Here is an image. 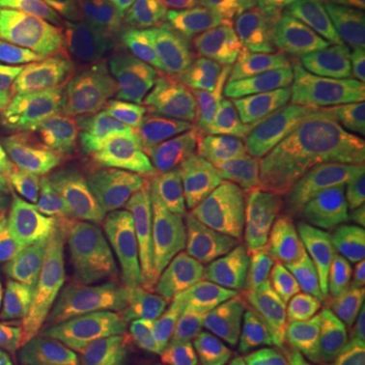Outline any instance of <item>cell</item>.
Returning <instances> with one entry per match:
<instances>
[{"label":"cell","instance_id":"7c38bea8","mask_svg":"<svg viewBox=\"0 0 365 365\" xmlns=\"http://www.w3.org/2000/svg\"><path fill=\"white\" fill-rule=\"evenodd\" d=\"M160 37L199 66L230 78L246 63V33L220 0H155Z\"/></svg>","mask_w":365,"mask_h":365},{"label":"cell","instance_id":"7a4b0ae2","mask_svg":"<svg viewBox=\"0 0 365 365\" xmlns=\"http://www.w3.org/2000/svg\"><path fill=\"white\" fill-rule=\"evenodd\" d=\"M0 79L86 114L128 102L124 55L26 19L0 16Z\"/></svg>","mask_w":365,"mask_h":365},{"label":"cell","instance_id":"e0dca14e","mask_svg":"<svg viewBox=\"0 0 365 365\" xmlns=\"http://www.w3.org/2000/svg\"><path fill=\"white\" fill-rule=\"evenodd\" d=\"M294 309L313 343L355 337L365 325V266L313 290Z\"/></svg>","mask_w":365,"mask_h":365},{"label":"cell","instance_id":"3957f363","mask_svg":"<svg viewBox=\"0 0 365 365\" xmlns=\"http://www.w3.org/2000/svg\"><path fill=\"white\" fill-rule=\"evenodd\" d=\"M128 173L29 189L2 223V248L31 264L61 262L88 237L122 222Z\"/></svg>","mask_w":365,"mask_h":365},{"label":"cell","instance_id":"f546056e","mask_svg":"<svg viewBox=\"0 0 365 365\" xmlns=\"http://www.w3.org/2000/svg\"><path fill=\"white\" fill-rule=\"evenodd\" d=\"M331 14H343L349 19H365V0H317Z\"/></svg>","mask_w":365,"mask_h":365},{"label":"cell","instance_id":"83f0119b","mask_svg":"<svg viewBox=\"0 0 365 365\" xmlns=\"http://www.w3.org/2000/svg\"><path fill=\"white\" fill-rule=\"evenodd\" d=\"M29 337L31 331L23 325L11 299L0 288V349H4L9 355H14Z\"/></svg>","mask_w":365,"mask_h":365},{"label":"cell","instance_id":"5b68a950","mask_svg":"<svg viewBox=\"0 0 365 365\" xmlns=\"http://www.w3.org/2000/svg\"><path fill=\"white\" fill-rule=\"evenodd\" d=\"M217 140L234 167V199L282 207L311 167L314 140L258 108H234L217 122Z\"/></svg>","mask_w":365,"mask_h":365},{"label":"cell","instance_id":"1f68e13d","mask_svg":"<svg viewBox=\"0 0 365 365\" xmlns=\"http://www.w3.org/2000/svg\"><path fill=\"white\" fill-rule=\"evenodd\" d=\"M79 365H100L98 357H96V351H86L81 357H79Z\"/></svg>","mask_w":365,"mask_h":365},{"label":"cell","instance_id":"4fadbf2b","mask_svg":"<svg viewBox=\"0 0 365 365\" xmlns=\"http://www.w3.org/2000/svg\"><path fill=\"white\" fill-rule=\"evenodd\" d=\"M309 98L323 143L355 153L365 144V71L335 49L307 55Z\"/></svg>","mask_w":365,"mask_h":365},{"label":"cell","instance_id":"4dcf8cb0","mask_svg":"<svg viewBox=\"0 0 365 365\" xmlns=\"http://www.w3.org/2000/svg\"><path fill=\"white\" fill-rule=\"evenodd\" d=\"M21 182H9V185H0V223L9 220V215L13 213L16 203L21 201Z\"/></svg>","mask_w":365,"mask_h":365},{"label":"cell","instance_id":"7402d4cb","mask_svg":"<svg viewBox=\"0 0 365 365\" xmlns=\"http://www.w3.org/2000/svg\"><path fill=\"white\" fill-rule=\"evenodd\" d=\"M98 14H102L120 33H126L136 43H158L157 4L155 0H83Z\"/></svg>","mask_w":365,"mask_h":365},{"label":"cell","instance_id":"8992f818","mask_svg":"<svg viewBox=\"0 0 365 365\" xmlns=\"http://www.w3.org/2000/svg\"><path fill=\"white\" fill-rule=\"evenodd\" d=\"M4 288L19 319L35 337L76 351H90L112 337L126 319L122 309L93 297L59 262L13 274Z\"/></svg>","mask_w":365,"mask_h":365},{"label":"cell","instance_id":"cb8c5ba5","mask_svg":"<svg viewBox=\"0 0 365 365\" xmlns=\"http://www.w3.org/2000/svg\"><path fill=\"white\" fill-rule=\"evenodd\" d=\"M47 132H21L0 128V185L19 182L26 163L37 153Z\"/></svg>","mask_w":365,"mask_h":365},{"label":"cell","instance_id":"6da1fadb","mask_svg":"<svg viewBox=\"0 0 365 365\" xmlns=\"http://www.w3.org/2000/svg\"><path fill=\"white\" fill-rule=\"evenodd\" d=\"M211 122L189 124L144 150L128 173L122 225L138 234L191 227L234 185Z\"/></svg>","mask_w":365,"mask_h":365},{"label":"cell","instance_id":"5bb4252c","mask_svg":"<svg viewBox=\"0 0 365 365\" xmlns=\"http://www.w3.org/2000/svg\"><path fill=\"white\" fill-rule=\"evenodd\" d=\"M268 266L282 297L294 304L327 282L365 266V242L319 230H294Z\"/></svg>","mask_w":365,"mask_h":365},{"label":"cell","instance_id":"603a6c76","mask_svg":"<svg viewBox=\"0 0 365 365\" xmlns=\"http://www.w3.org/2000/svg\"><path fill=\"white\" fill-rule=\"evenodd\" d=\"M100 365H175L165 347L150 335H130L96 351Z\"/></svg>","mask_w":365,"mask_h":365},{"label":"cell","instance_id":"9a60e30c","mask_svg":"<svg viewBox=\"0 0 365 365\" xmlns=\"http://www.w3.org/2000/svg\"><path fill=\"white\" fill-rule=\"evenodd\" d=\"M240 76L268 114L323 143V130L309 98L307 55L256 57L242 66Z\"/></svg>","mask_w":365,"mask_h":365},{"label":"cell","instance_id":"484cf974","mask_svg":"<svg viewBox=\"0 0 365 365\" xmlns=\"http://www.w3.org/2000/svg\"><path fill=\"white\" fill-rule=\"evenodd\" d=\"M299 365H365L357 335L349 339L309 347Z\"/></svg>","mask_w":365,"mask_h":365},{"label":"cell","instance_id":"d4e9b609","mask_svg":"<svg viewBox=\"0 0 365 365\" xmlns=\"http://www.w3.org/2000/svg\"><path fill=\"white\" fill-rule=\"evenodd\" d=\"M19 365H79V355L76 349H69L66 345L31 337L21 345V349L14 353Z\"/></svg>","mask_w":365,"mask_h":365},{"label":"cell","instance_id":"2e32d148","mask_svg":"<svg viewBox=\"0 0 365 365\" xmlns=\"http://www.w3.org/2000/svg\"><path fill=\"white\" fill-rule=\"evenodd\" d=\"M333 25L317 0H270L250 25V45L262 57H302L331 39Z\"/></svg>","mask_w":365,"mask_h":365},{"label":"cell","instance_id":"9c48e42d","mask_svg":"<svg viewBox=\"0 0 365 365\" xmlns=\"http://www.w3.org/2000/svg\"><path fill=\"white\" fill-rule=\"evenodd\" d=\"M150 240L160 299L169 309L189 307L230 274H272L262 254L217 232L209 222L157 232Z\"/></svg>","mask_w":365,"mask_h":365},{"label":"cell","instance_id":"8fae6325","mask_svg":"<svg viewBox=\"0 0 365 365\" xmlns=\"http://www.w3.org/2000/svg\"><path fill=\"white\" fill-rule=\"evenodd\" d=\"M287 205L311 230L365 242V167L343 153H314Z\"/></svg>","mask_w":365,"mask_h":365},{"label":"cell","instance_id":"44dd1931","mask_svg":"<svg viewBox=\"0 0 365 365\" xmlns=\"http://www.w3.org/2000/svg\"><path fill=\"white\" fill-rule=\"evenodd\" d=\"M175 365H292L278 347L235 337H205L182 345L173 355Z\"/></svg>","mask_w":365,"mask_h":365},{"label":"cell","instance_id":"ba28073f","mask_svg":"<svg viewBox=\"0 0 365 365\" xmlns=\"http://www.w3.org/2000/svg\"><path fill=\"white\" fill-rule=\"evenodd\" d=\"M126 53L130 104L163 124H197L230 93V79L165 41L128 43Z\"/></svg>","mask_w":365,"mask_h":365},{"label":"cell","instance_id":"d590c367","mask_svg":"<svg viewBox=\"0 0 365 365\" xmlns=\"http://www.w3.org/2000/svg\"><path fill=\"white\" fill-rule=\"evenodd\" d=\"M292 365H299V364H297V361H294V364H292Z\"/></svg>","mask_w":365,"mask_h":365},{"label":"cell","instance_id":"d6986e66","mask_svg":"<svg viewBox=\"0 0 365 365\" xmlns=\"http://www.w3.org/2000/svg\"><path fill=\"white\" fill-rule=\"evenodd\" d=\"M0 16L26 19L76 33L120 55L128 47L116 26L110 25L83 0H0Z\"/></svg>","mask_w":365,"mask_h":365},{"label":"cell","instance_id":"4316f807","mask_svg":"<svg viewBox=\"0 0 365 365\" xmlns=\"http://www.w3.org/2000/svg\"><path fill=\"white\" fill-rule=\"evenodd\" d=\"M331 39L335 51L349 63L365 71V19L359 21H335Z\"/></svg>","mask_w":365,"mask_h":365},{"label":"cell","instance_id":"836d02e7","mask_svg":"<svg viewBox=\"0 0 365 365\" xmlns=\"http://www.w3.org/2000/svg\"><path fill=\"white\" fill-rule=\"evenodd\" d=\"M0 365H16L13 361V357L9 355V353L4 351V349H0Z\"/></svg>","mask_w":365,"mask_h":365},{"label":"cell","instance_id":"52a82bcc","mask_svg":"<svg viewBox=\"0 0 365 365\" xmlns=\"http://www.w3.org/2000/svg\"><path fill=\"white\" fill-rule=\"evenodd\" d=\"M182 311L191 325L209 335L256 341L278 349L313 345L272 274H230Z\"/></svg>","mask_w":365,"mask_h":365},{"label":"cell","instance_id":"ffe728a7","mask_svg":"<svg viewBox=\"0 0 365 365\" xmlns=\"http://www.w3.org/2000/svg\"><path fill=\"white\" fill-rule=\"evenodd\" d=\"M88 116L91 114L79 112L53 96L26 90L0 79V124L23 130H35L63 126L86 120Z\"/></svg>","mask_w":365,"mask_h":365},{"label":"cell","instance_id":"ac0fdd59","mask_svg":"<svg viewBox=\"0 0 365 365\" xmlns=\"http://www.w3.org/2000/svg\"><path fill=\"white\" fill-rule=\"evenodd\" d=\"M205 222L268 260L287 240L292 213L232 197L217 199L207 211Z\"/></svg>","mask_w":365,"mask_h":365},{"label":"cell","instance_id":"e575fe53","mask_svg":"<svg viewBox=\"0 0 365 365\" xmlns=\"http://www.w3.org/2000/svg\"><path fill=\"white\" fill-rule=\"evenodd\" d=\"M357 339H359V345H361V353H364V364H365V325L364 329L357 333Z\"/></svg>","mask_w":365,"mask_h":365},{"label":"cell","instance_id":"277c9868","mask_svg":"<svg viewBox=\"0 0 365 365\" xmlns=\"http://www.w3.org/2000/svg\"><path fill=\"white\" fill-rule=\"evenodd\" d=\"M150 140L148 126L128 102L47 132L23 170L21 187H63L128 173Z\"/></svg>","mask_w":365,"mask_h":365},{"label":"cell","instance_id":"d6a6232c","mask_svg":"<svg viewBox=\"0 0 365 365\" xmlns=\"http://www.w3.org/2000/svg\"><path fill=\"white\" fill-rule=\"evenodd\" d=\"M351 158H355V160H357L359 165H364V167H365V144L361 146V148H357L355 153H351Z\"/></svg>","mask_w":365,"mask_h":365},{"label":"cell","instance_id":"f1b7e54d","mask_svg":"<svg viewBox=\"0 0 365 365\" xmlns=\"http://www.w3.org/2000/svg\"><path fill=\"white\" fill-rule=\"evenodd\" d=\"M270 0H220L223 9L230 13V16L235 21L246 35H248L250 25L256 21V16L264 11V6Z\"/></svg>","mask_w":365,"mask_h":365},{"label":"cell","instance_id":"30bf717a","mask_svg":"<svg viewBox=\"0 0 365 365\" xmlns=\"http://www.w3.org/2000/svg\"><path fill=\"white\" fill-rule=\"evenodd\" d=\"M61 264L93 297L122 311L143 309L157 276L153 240L116 225L81 242Z\"/></svg>","mask_w":365,"mask_h":365}]
</instances>
